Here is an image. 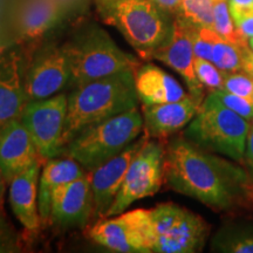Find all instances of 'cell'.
<instances>
[{
    "label": "cell",
    "mask_w": 253,
    "mask_h": 253,
    "mask_svg": "<svg viewBox=\"0 0 253 253\" xmlns=\"http://www.w3.org/2000/svg\"><path fill=\"white\" fill-rule=\"evenodd\" d=\"M164 182L178 194L217 211L240 204L251 191L243 168L185 137L173 138L166 145Z\"/></svg>",
    "instance_id": "6da1fadb"
},
{
    "label": "cell",
    "mask_w": 253,
    "mask_h": 253,
    "mask_svg": "<svg viewBox=\"0 0 253 253\" xmlns=\"http://www.w3.org/2000/svg\"><path fill=\"white\" fill-rule=\"evenodd\" d=\"M138 103L135 71H123L74 88L68 95L61 150L84 129L136 108Z\"/></svg>",
    "instance_id": "7a4b0ae2"
},
{
    "label": "cell",
    "mask_w": 253,
    "mask_h": 253,
    "mask_svg": "<svg viewBox=\"0 0 253 253\" xmlns=\"http://www.w3.org/2000/svg\"><path fill=\"white\" fill-rule=\"evenodd\" d=\"M103 23L116 28L138 56L145 61L169 37L171 14L154 0H94Z\"/></svg>",
    "instance_id": "3957f363"
},
{
    "label": "cell",
    "mask_w": 253,
    "mask_h": 253,
    "mask_svg": "<svg viewBox=\"0 0 253 253\" xmlns=\"http://www.w3.org/2000/svg\"><path fill=\"white\" fill-rule=\"evenodd\" d=\"M65 46L71 67L68 88L72 89L116 73L136 71L141 65L134 55L120 48L106 31L94 24L75 33Z\"/></svg>",
    "instance_id": "277c9868"
},
{
    "label": "cell",
    "mask_w": 253,
    "mask_h": 253,
    "mask_svg": "<svg viewBox=\"0 0 253 253\" xmlns=\"http://www.w3.org/2000/svg\"><path fill=\"white\" fill-rule=\"evenodd\" d=\"M143 131V115L136 107L84 129L63 148L59 156L71 157L90 171L122 153Z\"/></svg>",
    "instance_id": "5b68a950"
},
{
    "label": "cell",
    "mask_w": 253,
    "mask_h": 253,
    "mask_svg": "<svg viewBox=\"0 0 253 253\" xmlns=\"http://www.w3.org/2000/svg\"><path fill=\"white\" fill-rule=\"evenodd\" d=\"M250 128L248 120L209 94L188 125L184 137L205 150L242 161L245 156Z\"/></svg>",
    "instance_id": "8992f818"
},
{
    "label": "cell",
    "mask_w": 253,
    "mask_h": 253,
    "mask_svg": "<svg viewBox=\"0 0 253 253\" xmlns=\"http://www.w3.org/2000/svg\"><path fill=\"white\" fill-rule=\"evenodd\" d=\"M156 253L199 252L209 235V225L198 214L172 203L150 209Z\"/></svg>",
    "instance_id": "52a82bcc"
},
{
    "label": "cell",
    "mask_w": 253,
    "mask_h": 253,
    "mask_svg": "<svg viewBox=\"0 0 253 253\" xmlns=\"http://www.w3.org/2000/svg\"><path fill=\"white\" fill-rule=\"evenodd\" d=\"M164 161L166 145L160 140L147 136L132 157L118 196L106 217L125 212L135 202L157 194L164 183Z\"/></svg>",
    "instance_id": "ba28073f"
},
{
    "label": "cell",
    "mask_w": 253,
    "mask_h": 253,
    "mask_svg": "<svg viewBox=\"0 0 253 253\" xmlns=\"http://www.w3.org/2000/svg\"><path fill=\"white\" fill-rule=\"evenodd\" d=\"M87 236L96 244L120 253L153 252L156 239L150 210L144 209L97 219Z\"/></svg>",
    "instance_id": "9c48e42d"
},
{
    "label": "cell",
    "mask_w": 253,
    "mask_h": 253,
    "mask_svg": "<svg viewBox=\"0 0 253 253\" xmlns=\"http://www.w3.org/2000/svg\"><path fill=\"white\" fill-rule=\"evenodd\" d=\"M68 110V95L59 93L47 99L30 101L21 122L33 138L42 162L58 157Z\"/></svg>",
    "instance_id": "30bf717a"
},
{
    "label": "cell",
    "mask_w": 253,
    "mask_h": 253,
    "mask_svg": "<svg viewBox=\"0 0 253 253\" xmlns=\"http://www.w3.org/2000/svg\"><path fill=\"white\" fill-rule=\"evenodd\" d=\"M71 67L66 46H48L34 56L26 67L25 88L27 101L47 99L68 87Z\"/></svg>",
    "instance_id": "8fae6325"
},
{
    "label": "cell",
    "mask_w": 253,
    "mask_h": 253,
    "mask_svg": "<svg viewBox=\"0 0 253 253\" xmlns=\"http://www.w3.org/2000/svg\"><path fill=\"white\" fill-rule=\"evenodd\" d=\"M153 59L163 62L184 80L189 94L203 102L204 87L195 72V53L192 46V26L175 18L169 37L162 46L155 50Z\"/></svg>",
    "instance_id": "7c38bea8"
},
{
    "label": "cell",
    "mask_w": 253,
    "mask_h": 253,
    "mask_svg": "<svg viewBox=\"0 0 253 253\" xmlns=\"http://www.w3.org/2000/svg\"><path fill=\"white\" fill-rule=\"evenodd\" d=\"M145 138H147V134L144 132L135 142L128 145L122 153L88 171L90 178L91 194H93L95 219L106 217L109 208L112 207L118 196L132 157L140 149Z\"/></svg>",
    "instance_id": "4fadbf2b"
},
{
    "label": "cell",
    "mask_w": 253,
    "mask_h": 253,
    "mask_svg": "<svg viewBox=\"0 0 253 253\" xmlns=\"http://www.w3.org/2000/svg\"><path fill=\"white\" fill-rule=\"evenodd\" d=\"M91 218H94L93 194L87 172L55 192L49 223L60 229H73L87 226Z\"/></svg>",
    "instance_id": "5bb4252c"
},
{
    "label": "cell",
    "mask_w": 253,
    "mask_h": 253,
    "mask_svg": "<svg viewBox=\"0 0 253 253\" xmlns=\"http://www.w3.org/2000/svg\"><path fill=\"white\" fill-rule=\"evenodd\" d=\"M25 73L24 59L18 50L0 53V129L20 119L28 103Z\"/></svg>",
    "instance_id": "9a60e30c"
},
{
    "label": "cell",
    "mask_w": 253,
    "mask_h": 253,
    "mask_svg": "<svg viewBox=\"0 0 253 253\" xmlns=\"http://www.w3.org/2000/svg\"><path fill=\"white\" fill-rule=\"evenodd\" d=\"M41 161L33 138L20 119L0 129V168L7 183Z\"/></svg>",
    "instance_id": "2e32d148"
},
{
    "label": "cell",
    "mask_w": 253,
    "mask_h": 253,
    "mask_svg": "<svg viewBox=\"0 0 253 253\" xmlns=\"http://www.w3.org/2000/svg\"><path fill=\"white\" fill-rule=\"evenodd\" d=\"M43 162L38 161L8 184V202L19 223L28 232L36 233L40 230L39 213V178Z\"/></svg>",
    "instance_id": "e0dca14e"
},
{
    "label": "cell",
    "mask_w": 253,
    "mask_h": 253,
    "mask_svg": "<svg viewBox=\"0 0 253 253\" xmlns=\"http://www.w3.org/2000/svg\"><path fill=\"white\" fill-rule=\"evenodd\" d=\"M202 102L191 95L184 99L154 106H143L144 132L150 138L162 140L179 131L192 121Z\"/></svg>",
    "instance_id": "ac0fdd59"
},
{
    "label": "cell",
    "mask_w": 253,
    "mask_h": 253,
    "mask_svg": "<svg viewBox=\"0 0 253 253\" xmlns=\"http://www.w3.org/2000/svg\"><path fill=\"white\" fill-rule=\"evenodd\" d=\"M135 88L142 106L175 102L189 95L175 78L150 62L136 68Z\"/></svg>",
    "instance_id": "d6986e66"
},
{
    "label": "cell",
    "mask_w": 253,
    "mask_h": 253,
    "mask_svg": "<svg viewBox=\"0 0 253 253\" xmlns=\"http://www.w3.org/2000/svg\"><path fill=\"white\" fill-rule=\"evenodd\" d=\"M88 171L71 157H53L42 164L39 178V213L41 223H49L52 202L55 192L62 186L86 175Z\"/></svg>",
    "instance_id": "ffe728a7"
},
{
    "label": "cell",
    "mask_w": 253,
    "mask_h": 253,
    "mask_svg": "<svg viewBox=\"0 0 253 253\" xmlns=\"http://www.w3.org/2000/svg\"><path fill=\"white\" fill-rule=\"evenodd\" d=\"M65 9L58 0H25L15 18L19 36L26 40L41 38L59 23Z\"/></svg>",
    "instance_id": "44dd1931"
},
{
    "label": "cell",
    "mask_w": 253,
    "mask_h": 253,
    "mask_svg": "<svg viewBox=\"0 0 253 253\" xmlns=\"http://www.w3.org/2000/svg\"><path fill=\"white\" fill-rule=\"evenodd\" d=\"M250 46H242L238 43L230 42L219 36L214 41L212 49V60L220 71L229 73H237L243 69L244 56Z\"/></svg>",
    "instance_id": "7402d4cb"
},
{
    "label": "cell",
    "mask_w": 253,
    "mask_h": 253,
    "mask_svg": "<svg viewBox=\"0 0 253 253\" xmlns=\"http://www.w3.org/2000/svg\"><path fill=\"white\" fill-rule=\"evenodd\" d=\"M216 0H182L175 17L192 27L213 26V8Z\"/></svg>",
    "instance_id": "603a6c76"
},
{
    "label": "cell",
    "mask_w": 253,
    "mask_h": 253,
    "mask_svg": "<svg viewBox=\"0 0 253 253\" xmlns=\"http://www.w3.org/2000/svg\"><path fill=\"white\" fill-rule=\"evenodd\" d=\"M214 251L230 253H253V230L232 229L221 230L213 239Z\"/></svg>",
    "instance_id": "cb8c5ba5"
},
{
    "label": "cell",
    "mask_w": 253,
    "mask_h": 253,
    "mask_svg": "<svg viewBox=\"0 0 253 253\" xmlns=\"http://www.w3.org/2000/svg\"><path fill=\"white\" fill-rule=\"evenodd\" d=\"M212 30L223 39L230 42L249 46V39L240 33L235 21L231 17L229 4L226 0H218L213 8V26Z\"/></svg>",
    "instance_id": "d4e9b609"
},
{
    "label": "cell",
    "mask_w": 253,
    "mask_h": 253,
    "mask_svg": "<svg viewBox=\"0 0 253 253\" xmlns=\"http://www.w3.org/2000/svg\"><path fill=\"white\" fill-rule=\"evenodd\" d=\"M195 72L197 79L204 88L210 91L223 89L224 80L227 73L220 71L213 62L204 59H195Z\"/></svg>",
    "instance_id": "484cf974"
},
{
    "label": "cell",
    "mask_w": 253,
    "mask_h": 253,
    "mask_svg": "<svg viewBox=\"0 0 253 253\" xmlns=\"http://www.w3.org/2000/svg\"><path fill=\"white\" fill-rule=\"evenodd\" d=\"M23 251V237L6 216L4 207H0V252L18 253Z\"/></svg>",
    "instance_id": "4316f807"
},
{
    "label": "cell",
    "mask_w": 253,
    "mask_h": 253,
    "mask_svg": "<svg viewBox=\"0 0 253 253\" xmlns=\"http://www.w3.org/2000/svg\"><path fill=\"white\" fill-rule=\"evenodd\" d=\"M218 34L212 28L192 27V46L196 58L212 60V49Z\"/></svg>",
    "instance_id": "83f0119b"
},
{
    "label": "cell",
    "mask_w": 253,
    "mask_h": 253,
    "mask_svg": "<svg viewBox=\"0 0 253 253\" xmlns=\"http://www.w3.org/2000/svg\"><path fill=\"white\" fill-rule=\"evenodd\" d=\"M210 94L216 97L220 103H223L227 108L233 110L242 118L248 120V121L253 120V102H251L250 100H246L244 97L238 96V95L232 94L224 89L210 91Z\"/></svg>",
    "instance_id": "f1b7e54d"
},
{
    "label": "cell",
    "mask_w": 253,
    "mask_h": 253,
    "mask_svg": "<svg viewBox=\"0 0 253 253\" xmlns=\"http://www.w3.org/2000/svg\"><path fill=\"white\" fill-rule=\"evenodd\" d=\"M223 89L253 102V78L245 72L226 74Z\"/></svg>",
    "instance_id": "f546056e"
},
{
    "label": "cell",
    "mask_w": 253,
    "mask_h": 253,
    "mask_svg": "<svg viewBox=\"0 0 253 253\" xmlns=\"http://www.w3.org/2000/svg\"><path fill=\"white\" fill-rule=\"evenodd\" d=\"M227 4L233 20L253 14V0H229Z\"/></svg>",
    "instance_id": "4dcf8cb0"
},
{
    "label": "cell",
    "mask_w": 253,
    "mask_h": 253,
    "mask_svg": "<svg viewBox=\"0 0 253 253\" xmlns=\"http://www.w3.org/2000/svg\"><path fill=\"white\" fill-rule=\"evenodd\" d=\"M235 21L237 28H238L240 33L244 36L246 39L253 37V14L245 15V17L236 19Z\"/></svg>",
    "instance_id": "1f68e13d"
},
{
    "label": "cell",
    "mask_w": 253,
    "mask_h": 253,
    "mask_svg": "<svg viewBox=\"0 0 253 253\" xmlns=\"http://www.w3.org/2000/svg\"><path fill=\"white\" fill-rule=\"evenodd\" d=\"M154 1L156 2L160 7H162L164 11H167L168 13L176 15L182 0H154Z\"/></svg>",
    "instance_id": "d6a6232c"
},
{
    "label": "cell",
    "mask_w": 253,
    "mask_h": 253,
    "mask_svg": "<svg viewBox=\"0 0 253 253\" xmlns=\"http://www.w3.org/2000/svg\"><path fill=\"white\" fill-rule=\"evenodd\" d=\"M245 156H246V160H248L249 167L251 168V171L253 173V125L251 128H250V131H249L248 142H246Z\"/></svg>",
    "instance_id": "836d02e7"
},
{
    "label": "cell",
    "mask_w": 253,
    "mask_h": 253,
    "mask_svg": "<svg viewBox=\"0 0 253 253\" xmlns=\"http://www.w3.org/2000/svg\"><path fill=\"white\" fill-rule=\"evenodd\" d=\"M243 71L253 78V50L251 48H249L245 53Z\"/></svg>",
    "instance_id": "e575fe53"
},
{
    "label": "cell",
    "mask_w": 253,
    "mask_h": 253,
    "mask_svg": "<svg viewBox=\"0 0 253 253\" xmlns=\"http://www.w3.org/2000/svg\"><path fill=\"white\" fill-rule=\"evenodd\" d=\"M8 183L6 181L4 172H2L1 168H0V207H4L5 204V194L6 189H7Z\"/></svg>",
    "instance_id": "d590c367"
},
{
    "label": "cell",
    "mask_w": 253,
    "mask_h": 253,
    "mask_svg": "<svg viewBox=\"0 0 253 253\" xmlns=\"http://www.w3.org/2000/svg\"><path fill=\"white\" fill-rule=\"evenodd\" d=\"M249 46H250V48L253 50V37L249 39Z\"/></svg>",
    "instance_id": "8d00e7d4"
},
{
    "label": "cell",
    "mask_w": 253,
    "mask_h": 253,
    "mask_svg": "<svg viewBox=\"0 0 253 253\" xmlns=\"http://www.w3.org/2000/svg\"><path fill=\"white\" fill-rule=\"evenodd\" d=\"M216 1H218V0H216Z\"/></svg>",
    "instance_id": "74e56055"
}]
</instances>
